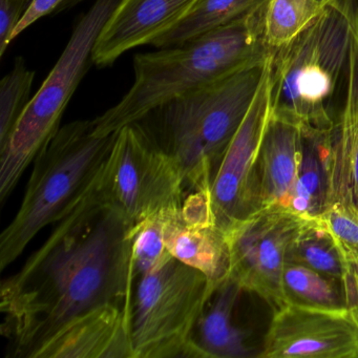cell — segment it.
I'll return each instance as SVG.
<instances>
[{
    "mask_svg": "<svg viewBox=\"0 0 358 358\" xmlns=\"http://www.w3.org/2000/svg\"><path fill=\"white\" fill-rule=\"evenodd\" d=\"M29 0H0V56L11 43V36L26 10Z\"/></svg>",
    "mask_w": 358,
    "mask_h": 358,
    "instance_id": "cell-26",
    "label": "cell"
},
{
    "mask_svg": "<svg viewBox=\"0 0 358 358\" xmlns=\"http://www.w3.org/2000/svg\"><path fill=\"white\" fill-rule=\"evenodd\" d=\"M199 0H121L102 29L92 60L112 66L125 52L150 45L175 26Z\"/></svg>",
    "mask_w": 358,
    "mask_h": 358,
    "instance_id": "cell-13",
    "label": "cell"
},
{
    "mask_svg": "<svg viewBox=\"0 0 358 358\" xmlns=\"http://www.w3.org/2000/svg\"><path fill=\"white\" fill-rule=\"evenodd\" d=\"M118 131L98 136L93 120L60 127L35 158L20 210L0 236L6 269L50 224L58 223L90 192L103 169Z\"/></svg>",
    "mask_w": 358,
    "mask_h": 358,
    "instance_id": "cell-4",
    "label": "cell"
},
{
    "mask_svg": "<svg viewBox=\"0 0 358 358\" xmlns=\"http://www.w3.org/2000/svg\"><path fill=\"white\" fill-rule=\"evenodd\" d=\"M97 185L135 225L183 206L179 167L138 122L118 131Z\"/></svg>",
    "mask_w": 358,
    "mask_h": 358,
    "instance_id": "cell-8",
    "label": "cell"
},
{
    "mask_svg": "<svg viewBox=\"0 0 358 358\" xmlns=\"http://www.w3.org/2000/svg\"><path fill=\"white\" fill-rule=\"evenodd\" d=\"M171 257L163 236V213L135 225L133 268L136 280L156 271Z\"/></svg>",
    "mask_w": 358,
    "mask_h": 358,
    "instance_id": "cell-24",
    "label": "cell"
},
{
    "mask_svg": "<svg viewBox=\"0 0 358 358\" xmlns=\"http://www.w3.org/2000/svg\"><path fill=\"white\" fill-rule=\"evenodd\" d=\"M282 288L286 305L331 311L358 305V287L291 262L285 265Z\"/></svg>",
    "mask_w": 358,
    "mask_h": 358,
    "instance_id": "cell-20",
    "label": "cell"
},
{
    "mask_svg": "<svg viewBox=\"0 0 358 358\" xmlns=\"http://www.w3.org/2000/svg\"><path fill=\"white\" fill-rule=\"evenodd\" d=\"M287 262L358 287V262L322 219H303L287 255Z\"/></svg>",
    "mask_w": 358,
    "mask_h": 358,
    "instance_id": "cell-19",
    "label": "cell"
},
{
    "mask_svg": "<svg viewBox=\"0 0 358 358\" xmlns=\"http://www.w3.org/2000/svg\"><path fill=\"white\" fill-rule=\"evenodd\" d=\"M301 125L272 116L266 127L255 173L257 210L289 208L301 158Z\"/></svg>",
    "mask_w": 358,
    "mask_h": 358,
    "instance_id": "cell-15",
    "label": "cell"
},
{
    "mask_svg": "<svg viewBox=\"0 0 358 358\" xmlns=\"http://www.w3.org/2000/svg\"><path fill=\"white\" fill-rule=\"evenodd\" d=\"M272 56L266 64L252 104L228 145L209 188L215 225L226 234L257 213L255 173L264 133L271 118Z\"/></svg>",
    "mask_w": 358,
    "mask_h": 358,
    "instance_id": "cell-10",
    "label": "cell"
},
{
    "mask_svg": "<svg viewBox=\"0 0 358 358\" xmlns=\"http://www.w3.org/2000/svg\"><path fill=\"white\" fill-rule=\"evenodd\" d=\"M34 78L35 73L26 60L17 57L13 69L0 83V145L7 141L30 102Z\"/></svg>",
    "mask_w": 358,
    "mask_h": 358,
    "instance_id": "cell-23",
    "label": "cell"
},
{
    "mask_svg": "<svg viewBox=\"0 0 358 358\" xmlns=\"http://www.w3.org/2000/svg\"><path fill=\"white\" fill-rule=\"evenodd\" d=\"M326 7L320 0H267L263 10V38L272 54L288 47Z\"/></svg>",
    "mask_w": 358,
    "mask_h": 358,
    "instance_id": "cell-22",
    "label": "cell"
},
{
    "mask_svg": "<svg viewBox=\"0 0 358 358\" xmlns=\"http://www.w3.org/2000/svg\"><path fill=\"white\" fill-rule=\"evenodd\" d=\"M163 236L175 259L202 272L213 289L230 278L231 257L227 234L215 224H192L181 209L163 213Z\"/></svg>",
    "mask_w": 358,
    "mask_h": 358,
    "instance_id": "cell-16",
    "label": "cell"
},
{
    "mask_svg": "<svg viewBox=\"0 0 358 358\" xmlns=\"http://www.w3.org/2000/svg\"><path fill=\"white\" fill-rule=\"evenodd\" d=\"M303 219L287 207L262 209L227 232L231 257L230 278L255 293L274 311L286 306L282 272L290 245Z\"/></svg>",
    "mask_w": 358,
    "mask_h": 358,
    "instance_id": "cell-9",
    "label": "cell"
},
{
    "mask_svg": "<svg viewBox=\"0 0 358 358\" xmlns=\"http://www.w3.org/2000/svg\"><path fill=\"white\" fill-rule=\"evenodd\" d=\"M264 6L180 47L137 54L133 85L116 106L94 119L96 135H112L178 96L264 66L273 55L264 43Z\"/></svg>",
    "mask_w": 358,
    "mask_h": 358,
    "instance_id": "cell-2",
    "label": "cell"
},
{
    "mask_svg": "<svg viewBox=\"0 0 358 358\" xmlns=\"http://www.w3.org/2000/svg\"><path fill=\"white\" fill-rule=\"evenodd\" d=\"M83 1H85V0H64V1L60 3L59 7L54 12V14H58L60 13V12L66 11V10L72 9L73 7L79 5V3H83Z\"/></svg>",
    "mask_w": 358,
    "mask_h": 358,
    "instance_id": "cell-29",
    "label": "cell"
},
{
    "mask_svg": "<svg viewBox=\"0 0 358 358\" xmlns=\"http://www.w3.org/2000/svg\"><path fill=\"white\" fill-rule=\"evenodd\" d=\"M301 129V158L288 207L301 219H322L330 207L331 129Z\"/></svg>",
    "mask_w": 358,
    "mask_h": 358,
    "instance_id": "cell-18",
    "label": "cell"
},
{
    "mask_svg": "<svg viewBox=\"0 0 358 358\" xmlns=\"http://www.w3.org/2000/svg\"><path fill=\"white\" fill-rule=\"evenodd\" d=\"M131 311L115 303L91 310L62 327L34 358H135Z\"/></svg>",
    "mask_w": 358,
    "mask_h": 358,
    "instance_id": "cell-12",
    "label": "cell"
},
{
    "mask_svg": "<svg viewBox=\"0 0 358 358\" xmlns=\"http://www.w3.org/2000/svg\"><path fill=\"white\" fill-rule=\"evenodd\" d=\"M62 1L64 0H32L28 9L22 15V20L16 26L15 30L12 33L11 43L37 20L50 15V14H54V12L59 7Z\"/></svg>",
    "mask_w": 358,
    "mask_h": 358,
    "instance_id": "cell-27",
    "label": "cell"
},
{
    "mask_svg": "<svg viewBox=\"0 0 358 358\" xmlns=\"http://www.w3.org/2000/svg\"><path fill=\"white\" fill-rule=\"evenodd\" d=\"M349 22L352 43L347 78L331 129L330 207L358 220V17Z\"/></svg>",
    "mask_w": 358,
    "mask_h": 358,
    "instance_id": "cell-14",
    "label": "cell"
},
{
    "mask_svg": "<svg viewBox=\"0 0 358 358\" xmlns=\"http://www.w3.org/2000/svg\"><path fill=\"white\" fill-rule=\"evenodd\" d=\"M322 219L358 262V220L338 207H330Z\"/></svg>",
    "mask_w": 358,
    "mask_h": 358,
    "instance_id": "cell-25",
    "label": "cell"
},
{
    "mask_svg": "<svg viewBox=\"0 0 358 358\" xmlns=\"http://www.w3.org/2000/svg\"><path fill=\"white\" fill-rule=\"evenodd\" d=\"M121 0H96L81 15L57 64L30 100L7 141L0 145V201L7 200L45 143L93 62L96 41Z\"/></svg>",
    "mask_w": 358,
    "mask_h": 358,
    "instance_id": "cell-6",
    "label": "cell"
},
{
    "mask_svg": "<svg viewBox=\"0 0 358 358\" xmlns=\"http://www.w3.org/2000/svg\"><path fill=\"white\" fill-rule=\"evenodd\" d=\"M352 43L349 20L326 8L288 47L272 56V116L330 129L345 89Z\"/></svg>",
    "mask_w": 358,
    "mask_h": 358,
    "instance_id": "cell-5",
    "label": "cell"
},
{
    "mask_svg": "<svg viewBox=\"0 0 358 358\" xmlns=\"http://www.w3.org/2000/svg\"><path fill=\"white\" fill-rule=\"evenodd\" d=\"M134 230L96 180L45 244L1 282L10 357L34 358L62 327L96 308L133 306Z\"/></svg>",
    "mask_w": 358,
    "mask_h": 358,
    "instance_id": "cell-1",
    "label": "cell"
},
{
    "mask_svg": "<svg viewBox=\"0 0 358 358\" xmlns=\"http://www.w3.org/2000/svg\"><path fill=\"white\" fill-rule=\"evenodd\" d=\"M354 311H355L356 316H357L358 318V305L357 307L355 308V309H353Z\"/></svg>",
    "mask_w": 358,
    "mask_h": 358,
    "instance_id": "cell-30",
    "label": "cell"
},
{
    "mask_svg": "<svg viewBox=\"0 0 358 358\" xmlns=\"http://www.w3.org/2000/svg\"><path fill=\"white\" fill-rule=\"evenodd\" d=\"M326 8L336 10L348 20L358 17V0H320Z\"/></svg>",
    "mask_w": 358,
    "mask_h": 358,
    "instance_id": "cell-28",
    "label": "cell"
},
{
    "mask_svg": "<svg viewBox=\"0 0 358 358\" xmlns=\"http://www.w3.org/2000/svg\"><path fill=\"white\" fill-rule=\"evenodd\" d=\"M242 292V287L229 278L215 289L207 301L192 336L200 358H252L261 355V349L250 345L249 333L236 320V308Z\"/></svg>",
    "mask_w": 358,
    "mask_h": 358,
    "instance_id": "cell-17",
    "label": "cell"
},
{
    "mask_svg": "<svg viewBox=\"0 0 358 358\" xmlns=\"http://www.w3.org/2000/svg\"><path fill=\"white\" fill-rule=\"evenodd\" d=\"M259 358H358L355 311L286 305L274 311Z\"/></svg>",
    "mask_w": 358,
    "mask_h": 358,
    "instance_id": "cell-11",
    "label": "cell"
},
{
    "mask_svg": "<svg viewBox=\"0 0 358 358\" xmlns=\"http://www.w3.org/2000/svg\"><path fill=\"white\" fill-rule=\"evenodd\" d=\"M266 64L178 96L137 121L177 163L185 187L208 194L257 95Z\"/></svg>",
    "mask_w": 358,
    "mask_h": 358,
    "instance_id": "cell-3",
    "label": "cell"
},
{
    "mask_svg": "<svg viewBox=\"0 0 358 358\" xmlns=\"http://www.w3.org/2000/svg\"><path fill=\"white\" fill-rule=\"evenodd\" d=\"M266 1L267 0H199L181 20L157 37L150 45L158 49L180 47L261 9Z\"/></svg>",
    "mask_w": 358,
    "mask_h": 358,
    "instance_id": "cell-21",
    "label": "cell"
},
{
    "mask_svg": "<svg viewBox=\"0 0 358 358\" xmlns=\"http://www.w3.org/2000/svg\"><path fill=\"white\" fill-rule=\"evenodd\" d=\"M213 292L202 272L173 257L140 276L131 311L135 358H200L192 336Z\"/></svg>",
    "mask_w": 358,
    "mask_h": 358,
    "instance_id": "cell-7",
    "label": "cell"
}]
</instances>
